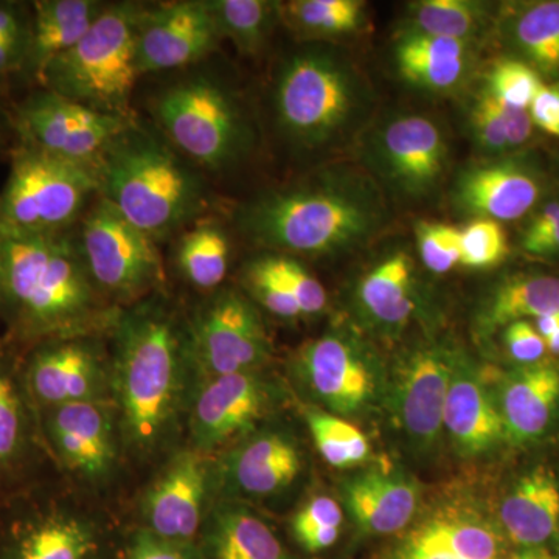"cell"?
Segmentation results:
<instances>
[{"instance_id": "6da1fadb", "label": "cell", "mask_w": 559, "mask_h": 559, "mask_svg": "<svg viewBox=\"0 0 559 559\" xmlns=\"http://www.w3.org/2000/svg\"><path fill=\"white\" fill-rule=\"evenodd\" d=\"M0 312L17 341L39 345L98 337L120 310L95 288L79 241L66 231H0Z\"/></svg>"}, {"instance_id": "7a4b0ae2", "label": "cell", "mask_w": 559, "mask_h": 559, "mask_svg": "<svg viewBox=\"0 0 559 559\" xmlns=\"http://www.w3.org/2000/svg\"><path fill=\"white\" fill-rule=\"evenodd\" d=\"M385 223L381 190L352 168H331L266 191L237 213L238 229L253 245L307 257L366 245Z\"/></svg>"}, {"instance_id": "3957f363", "label": "cell", "mask_w": 559, "mask_h": 559, "mask_svg": "<svg viewBox=\"0 0 559 559\" xmlns=\"http://www.w3.org/2000/svg\"><path fill=\"white\" fill-rule=\"evenodd\" d=\"M114 334L110 381L124 433L135 448L153 450L178 415L183 374L190 367L187 329L160 299L120 311Z\"/></svg>"}, {"instance_id": "277c9868", "label": "cell", "mask_w": 559, "mask_h": 559, "mask_svg": "<svg viewBox=\"0 0 559 559\" xmlns=\"http://www.w3.org/2000/svg\"><path fill=\"white\" fill-rule=\"evenodd\" d=\"M167 143L132 123L98 164L100 198L154 241L170 237L205 205L200 176Z\"/></svg>"}, {"instance_id": "5b68a950", "label": "cell", "mask_w": 559, "mask_h": 559, "mask_svg": "<svg viewBox=\"0 0 559 559\" xmlns=\"http://www.w3.org/2000/svg\"><path fill=\"white\" fill-rule=\"evenodd\" d=\"M145 5H106L90 31L44 70L39 83L80 105L134 119L131 95L138 70V36Z\"/></svg>"}, {"instance_id": "8992f818", "label": "cell", "mask_w": 559, "mask_h": 559, "mask_svg": "<svg viewBox=\"0 0 559 559\" xmlns=\"http://www.w3.org/2000/svg\"><path fill=\"white\" fill-rule=\"evenodd\" d=\"M369 102L355 66L331 49L290 55L280 69L274 109L280 130L304 150L336 142L360 119Z\"/></svg>"}, {"instance_id": "52a82bcc", "label": "cell", "mask_w": 559, "mask_h": 559, "mask_svg": "<svg viewBox=\"0 0 559 559\" xmlns=\"http://www.w3.org/2000/svg\"><path fill=\"white\" fill-rule=\"evenodd\" d=\"M97 194L100 197L97 167L60 159L21 143L0 193V231H64Z\"/></svg>"}, {"instance_id": "ba28073f", "label": "cell", "mask_w": 559, "mask_h": 559, "mask_svg": "<svg viewBox=\"0 0 559 559\" xmlns=\"http://www.w3.org/2000/svg\"><path fill=\"white\" fill-rule=\"evenodd\" d=\"M154 117L168 142L207 170L235 167L252 146V130L240 102L204 76L162 92L154 103Z\"/></svg>"}, {"instance_id": "9c48e42d", "label": "cell", "mask_w": 559, "mask_h": 559, "mask_svg": "<svg viewBox=\"0 0 559 559\" xmlns=\"http://www.w3.org/2000/svg\"><path fill=\"white\" fill-rule=\"evenodd\" d=\"M76 241L95 288L110 304L135 305L164 286L156 241L103 198L84 216Z\"/></svg>"}, {"instance_id": "30bf717a", "label": "cell", "mask_w": 559, "mask_h": 559, "mask_svg": "<svg viewBox=\"0 0 559 559\" xmlns=\"http://www.w3.org/2000/svg\"><path fill=\"white\" fill-rule=\"evenodd\" d=\"M190 367L202 380L257 371L270 359L271 341L260 312L241 293L218 290L187 325Z\"/></svg>"}, {"instance_id": "8fae6325", "label": "cell", "mask_w": 559, "mask_h": 559, "mask_svg": "<svg viewBox=\"0 0 559 559\" xmlns=\"http://www.w3.org/2000/svg\"><path fill=\"white\" fill-rule=\"evenodd\" d=\"M293 369L311 395L337 417L359 414L380 393L378 358L349 331L331 330L307 342L294 356Z\"/></svg>"}, {"instance_id": "7c38bea8", "label": "cell", "mask_w": 559, "mask_h": 559, "mask_svg": "<svg viewBox=\"0 0 559 559\" xmlns=\"http://www.w3.org/2000/svg\"><path fill=\"white\" fill-rule=\"evenodd\" d=\"M135 120L109 116L47 90L31 95L16 114L22 145L97 167L105 151Z\"/></svg>"}, {"instance_id": "4fadbf2b", "label": "cell", "mask_w": 559, "mask_h": 559, "mask_svg": "<svg viewBox=\"0 0 559 559\" xmlns=\"http://www.w3.org/2000/svg\"><path fill=\"white\" fill-rule=\"evenodd\" d=\"M370 159L390 189L419 200L440 186L450 160V145L436 121L406 114L378 128L370 142Z\"/></svg>"}, {"instance_id": "5bb4252c", "label": "cell", "mask_w": 559, "mask_h": 559, "mask_svg": "<svg viewBox=\"0 0 559 559\" xmlns=\"http://www.w3.org/2000/svg\"><path fill=\"white\" fill-rule=\"evenodd\" d=\"M457 355V349L430 342L401 356L390 389V409L418 447H432L443 430L444 404Z\"/></svg>"}, {"instance_id": "9a60e30c", "label": "cell", "mask_w": 559, "mask_h": 559, "mask_svg": "<svg viewBox=\"0 0 559 559\" xmlns=\"http://www.w3.org/2000/svg\"><path fill=\"white\" fill-rule=\"evenodd\" d=\"M105 359L98 337H70L36 345L24 373V389L39 411L102 400Z\"/></svg>"}, {"instance_id": "2e32d148", "label": "cell", "mask_w": 559, "mask_h": 559, "mask_svg": "<svg viewBox=\"0 0 559 559\" xmlns=\"http://www.w3.org/2000/svg\"><path fill=\"white\" fill-rule=\"evenodd\" d=\"M219 39L207 2L145 7L138 36L139 75L194 64L212 53Z\"/></svg>"}, {"instance_id": "e0dca14e", "label": "cell", "mask_w": 559, "mask_h": 559, "mask_svg": "<svg viewBox=\"0 0 559 559\" xmlns=\"http://www.w3.org/2000/svg\"><path fill=\"white\" fill-rule=\"evenodd\" d=\"M271 407L259 371L224 374L202 382L190 414L193 450L210 452L252 429Z\"/></svg>"}, {"instance_id": "ac0fdd59", "label": "cell", "mask_w": 559, "mask_h": 559, "mask_svg": "<svg viewBox=\"0 0 559 559\" xmlns=\"http://www.w3.org/2000/svg\"><path fill=\"white\" fill-rule=\"evenodd\" d=\"M210 479L209 454L193 448L179 452L143 499L148 532L160 539L190 546L204 518Z\"/></svg>"}, {"instance_id": "d6986e66", "label": "cell", "mask_w": 559, "mask_h": 559, "mask_svg": "<svg viewBox=\"0 0 559 559\" xmlns=\"http://www.w3.org/2000/svg\"><path fill=\"white\" fill-rule=\"evenodd\" d=\"M40 412L51 452L70 473L102 479L116 462L114 418L103 400L81 401Z\"/></svg>"}, {"instance_id": "ffe728a7", "label": "cell", "mask_w": 559, "mask_h": 559, "mask_svg": "<svg viewBox=\"0 0 559 559\" xmlns=\"http://www.w3.org/2000/svg\"><path fill=\"white\" fill-rule=\"evenodd\" d=\"M543 193L538 175L520 160L473 164L452 189L455 207L476 218L516 221L535 207Z\"/></svg>"}, {"instance_id": "44dd1931", "label": "cell", "mask_w": 559, "mask_h": 559, "mask_svg": "<svg viewBox=\"0 0 559 559\" xmlns=\"http://www.w3.org/2000/svg\"><path fill=\"white\" fill-rule=\"evenodd\" d=\"M443 429L459 454L465 457L487 454L507 440L498 400L460 352L444 404Z\"/></svg>"}, {"instance_id": "7402d4cb", "label": "cell", "mask_w": 559, "mask_h": 559, "mask_svg": "<svg viewBox=\"0 0 559 559\" xmlns=\"http://www.w3.org/2000/svg\"><path fill=\"white\" fill-rule=\"evenodd\" d=\"M345 507L359 530L393 535L406 528L418 509V488L401 473L370 469L356 474L342 488Z\"/></svg>"}, {"instance_id": "603a6c76", "label": "cell", "mask_w": 559, "mask_h": 559, "mask_svg": "<svg viewBox=\"0 0 559 559\" xmlns=\"http://www.w3.org/2000/svg\"><path fill=\"white\" fill-rule=\"evenodd\" d=\"M301 469L296 443L285 433L261 432L229 452L224 465L226 487L252 498L288 488Z\"/></svg>"}, {"instance_id": "cb8c5ba5", "label": "cell", "mask_w": 559, "mask_h": 559, "mask_svg": "<svg viewBox=\"0 0 559 559\" xmlns=\"http://www.w3.org/2000/svg\"><path fill=\"white\" fill-rule=\"evenodd\" d=\"M507 440L522 444L547 432L559 411V369L547 362L513 371L500 389Z\"/></svg>"}, {"instance_id": "d4e9b609", "label": "cell", "mask_w": 559, "mask_h": 559, "mask_svg": "<svg viewBox=\"0 0 559 559\" xmlns=\"http://www.w3.org/2000/svg\"><path fill=\"white\" fill-rule=\"evenodd\" d=\"M471 44L407 28L395 44L396 69L417 90L448 94L468 76Z\"/></svg>"}, {"instance_id": "484cf974", "label": "cell", "mask_w": 559, "mask_h": 559, "mask_svg": "<svg viewBox=\"0 0 559 559\" xmlns=\"http://www.w3.org/2000/svg\"><path fill=\"white\" fill-rule=\"evenodd\" d=\"M362 318L381 330H400L417 308V274L406 250L384 257L362 278L356 289Z\"/></svg>"}, {"instance_id": "4316f807", "label": "cell", "mask_w": 559, "mask_h": 559, "mask_svg": "<svg viewBox=\"0 0 559 559\" xmlns=\"http://www.w3.org/2000/svg\"><path fill=\"white\" fill-rule=\"evenodd\" d=\"M503 532L522 549L544 547L559 532V484L547 469H533L500 506Z\"/></svg>"}, {"instance_id": "83f0119b", "label": "cell", "mask_w": 559, "mask_h": 559, "mask_svg": "<svg viewBox=\"0 0 559 559\" xmlns=\"http://www.w3.org/2000/svg\"><path fill=\"white\" fill-rule=\"evenodd\" d=\"M92 546L91 530L79 518L35 510L11 524L3 559H87Z\"/></svg>"}, {"instance_id": "f1b7e54d", "label": "cell", "mask_w": 559, "mask_h": 559, "mask_svg": "<svg viewBox=\"0 0 559 559\" xmlns=\"http://www.w3.org/2000/svg\"><path fill=\"white\" fill-rule=\"evenodd\" d=\"M105 7L97 0H39L33 3L25 72L39 81L51 61L86 35Z\"/></svg>"}, {"instance_id": "f546056e", "label": "cell", "mask_w": 559, "mask_h": 559, "mask_svg": "<svg viewBox=\"0 0 559 559\" xmlns=\"http://www.w3.org/2000/svg\"><path fill=\"white\" fill-rule=\"evenodd\" d=\"M404 544L459 559H506V544L495 525L474 511L444 507L412 530Z\"/></svg>"}, {"instance_id": "4dcf8cb0", "label": "cell", "mask_w": 559, "mask_h": 559, "mask_svg": "<svg viewBox=\"0 0 559 559\" xmlns=\"http://www.w3.org/2000/svg\"><path fill=\"white\" fill-rule=\"evenodd\" d=\"M559 312V277L528 275L511 278L489 297L479 323L484 333L521 320L538 319Z\"/></svg>"}, {"instance_id": "1f68e13d", "label": "cell", "mask_w": 559, "mask_h": 559, "mask_svg": "<svg viewBox=\"0 0 559 559\" xmlns=\"http://www.w3.org/2000/svg\"><path fill=\"white\" fill-rule=\"evenodd\" d=\"M209 543L213 559H288L275 533L242 507L216 510Z\"/></svg>"}, {"instance_id": "d6a6232c", "label": "cell", "mask_w": 559, "mask_h": 559, "mask_svg": "<svg viewBox=\"0 0 559 559\" xmlns=\"http://www.w3.org/2000/svg\"><path fill=\"white\" fill-rule=\"evenodd\" d=\"M282 20L305 39H337L367 27V3L360 0H293L282 3Z\"/></svg>"}, {"instance_id": "836d02e7", "label": "cell", "mask_w": 559, "mask_h": 559, "mask_svg": "<svg viewBox=\"0 0 559 559\" xmlns=\"http://www.w3.org/2000/svg\"><path fill=\"white\" fill-rule=\"evenodd\" d=\"M221 38L234 43L241 53L257 55L282 20V2L270 0H207Z\"/></svg>"}, {"instance_id": "e575fe53", "label": "cell", "mask_w": 559, "mask_h": 559, "mask_svg": "<svg viewBox=\"0 0 559 559\" xmlns=\"http://www.w3.org/2000/svg\"><path fill=\"white\" fill-rule=\"evenodd\" d=\"M176 259L191 285L201 289L218 288L229 271V237L219 224L202 221L180 237Z\"/></svg>"}, {"instance_id": "d590c367", "label": "cell", "mask_w": 559, "mask_h": 559, "mask_svg": "<svg viewBox=\"0 0 559 559\" xmlns=\"http://www.w3.org/2000/svg\"><path fill=\"white\" fill-rule=\"evenodd\" d=\"M511 36L533 69L546 75H558L559 0L525 5L514 16Z\"/></svg>"}, {"instance_id": "8d00e7d4", "label": "cell", "mask_w": 559, "mask_h": 559, "mask_svg": "<svg viewBox=\"0 0 559 559\" xmlns=\"http://www.w3.org/2000/svg\"><path fill=\"white\" fill-rule=\"evenodd\" d=\"M488 5L476 0H419L411 3V31L473 43L487 20Z\"/></svg>"}, {"instance_id": "74e56055", "label": "cell", "mask_w": 559, "mask_h": 559, "mask_svg": "<svg viewBox=\"0 0 559 559\" xmlns=\"http://www.w3.org/2000/svg\"><path fill=\"white\" fill-rule=\"evenodd\" d=\"M305 421L319 454L334 468H353L369 460V439L348 419L310 407L305 411Z\"/></svg>"}, {"instance_id": "f35d334b", "label": "cell", "mask_w": 559, "mask_h": 559, "mask_svg": "<svg viewBox=\"0 0 559 559\" xmlns=\"http://www.w3.org/2000/svg\"><path fill=\"white\" fill-rule=\"evenodd\" d=\"M24 385L0 362V484L16 473L25 459L28 419Z\"/></svg>"}, {"instance_id": "ab89813d", "label": "cell", "mask_w": 559, "mask_h": 559, "mask_svg": "<svg viewBox=\"0 0 559 559\" xmlns=\"http://www.w3.org/2000/svg\"><path fill=\"white\" fill-rule=\"evenodd\" d=\"M462 231V261L469 270H491L509 257L510 246L502 224L476 218Z\"/></svg>"}, {"instance_id": "60d3db41", "label": "cell", "mask_w": 559, "mask_h": 559, "mask_svg": "<svg viewBox=\"0 0 559 559\" xmlns=\"http://www.w3.org/2000/svg\"><path fill=\"white\" fill-rule=\"evenodd\" d=\"M419 259L432 274H447L462 261V231L440 223H421L415 227Z\"/></svg>"}, {"instance_id": "b9f144b4", "label": "cell", "mask_w": 559, "mask_h": 559, "mask_svg": "<svg viewBox=\"0 0 559 559\" xmlns=\"http://www.w3.org/2000/svg\"><path fill=\"white\" fill-rule=\"evenodd\" d=\"M543 84L539 73L527 62L502 60L489 72L487 91L507 105L528 109Z\"/></svg>"}, {"instance_id": "7bdbcfd3", "label": "cell", "mask_w": 559, "mask_h": 559, "mask_svg": "<svg viewBox=\"0 0 559 559\" xmlns=\"http://www.w3.org/2000/svg\"><path fill=\"white\" fill-rule=\"evenodd\" d=\"M242 280L249 293L272 314L285 320L304 318L299 304L286 288L285 283L271 270L266 257L250 261L245 267Z\"/></svg>"}, {"instance_id": "ee69618b", "label": "cell", "mask_w": 559, "mask_h": 559, "mask_svg": "<svg viewBox=\"0 0 559 559\" xmlns=\"http://www.w3.org/2000/svg\"><path fill=\"white\" fill-rule=\"evenodd\" d=\"M271 270L285 283L286 288L299 304L301 314H319L326 308L329 297L318 278L294 257L264 255Z\"/></svg>"}, {"instance_id": "f6af8a7d", "label": "cell", "mask_w": 559, "mask_h": 559, "mask_svg": "<svg viewBox=\"0 0 559 559\" xmlns=\"http://www.w3.org/2000/svg\"><path fill=\"white\" fill-rule=\"evenodd\" d=\"M521 246L536 259H559V201L539 210L525 229Z\"/></svg>"}, {"instance_id": "bcb514c9", "label": "cell", "mask_w": 559, "mask_h": 559, "mask_svg": "<svg viewBox=\"0 0 559 559\" xmlns=\"http://www.w3.org/2000/svg\"><path fill=\"white\" fill-rule=\"evenodd\" d=\"M344 513L340 503L329 496L311 499L304 509L297 511L293 520V532L297 540L307 539L323 528L342 527Z\"/></svg>"}, {"instance_id": "7dc6e473", "label": "cell", "mask_w": 559, "mask_h": 559, "mask_svg": "<svg viewBox=\"0 0 559 559\" xmlns=\"http://www.w3.org/2000/svg\"><path fill=\"white\" fill-rule=\"evenodd\" d=\"M503 341H506L511 358L522 366L543 362L547 352L546 341L539 336L538 331L528 320H521V322L510 323L509 326H506Z\"/></svg>"}, {"instance_id": "c3c4849f", "label": "cell", "mask_w": 559, "mask_h": 559, "mask_svg": "<svg viewBox=\"0 0 559 559\" xmlns=\"http://www.w3.org/2000/svg\"><path fill=\"white\" fill-rule=\"evenodd\" d=\"M471 123H473L474 138L479 142L481 148L491 151V153H499V151L509 148L502 121L499 120L498 114L489 105L485 92H481L477 102L474 103Z\"/></svg>"}, {"instance_id": "681fc988", "label": "cell", "mask_w": 559, "mask_h": 559, "mask_svg": "<svg viewBox=\"0 0 559 559\" xmlns=\"http://www.w3.org/2000/svg\"><path fill=\"white\" fill-rule=\"evenodd\" d=\"M128 559H198L186 544L160 539L148 532H140L132 540Z\"/></svg>"}, {"instance_id": "f907efd6", "label": "cell", "mask_w": 559, "mask_h": 559, "mask_svg": "<svg viewBox=\"0 0 559 559\" xmlns=\"http://www.w3.org/2000/svg\"><path fill=\"white\" fill-rule=\"evenodd\" d=\"M484 92L485 95H487L489 105H491V108L498 114L499 120L502 121L507 142H509V148L521 146L522 143L527 142L533 131L528 109L514 108V106L507 105V103L496 98L495 95L489 94L487 90Z\"/></svg>"}, {"instance_id": "816d5d0a", "label": "cell", "mask_w": 559, "mask_h": 559, "mask_svg": "<svg viewBox=\"0 0 559 559\" xmlns=\"http://www.w3.org/2000/svg\"><path fill=\"white\" fill-rule=\"evenodd\" d=\"M528 114L539 130L559 139V84H543L530 105Z\"/></svg>"}, {"instance_id": "f5cc1de1", "label": "cell", "mask_w": 559, "mask_h": 559, "mask_svg": "<svg viewBox=\"0 0 559 559\" xmlns=\"http://www.w3.org/2000/svg\"><path fill=\"white\" fill-rule=\"evenodd\" d=\"M0 39L31 40V17L16 3L0 2Z\"/></svg>"}, {"instance_id": "db71d44e", "label": "cell", "mask_w": 559, "mask_h": 559, "mask_svg": "<svg viewBox=\"0 0 559 559\" xmlns=\"http://www.w3.org/2000/svg\"><path fill=\"white\" fill-rule=\"evenodd\" d=\"M27 53L28 40L0 39V75L24 70Z\"/></svg>"}, {"instance_id": "11a10c76", "label": "cell", "mask_w": 559, "mask_h": 559, "mask_svg": "<svg viewBox=\"0 0 559 559\" xmlns=\"http://www.w3.org/2000/svg\"><path fill=\"white\" fill-rule=\"evenodd\" d=\"M393 559H459L450 554L433 549H421V547L409 546V544H401Z\"/></svg>"}, {"instance_id": "9f6ffc18", "label": "cell", "mask_w": 559, "mask_h": 559, "mask_svg": "<svg viewBox=\"0 0 559 559\" xmlns=\"http://www.w3.org/2000/svg\"><path fill=\"white\" fill-rule=\"evenodd\" d=\"M535 330L538 331L544 341L549 340L551 334L557 333L559 330V312L554 314L543 316V318L535 319Z\"/></svg>"}, {"instance_id": "6f0895ef", "label": "cell", "mask_w": 559, "mask_h": 559, "mask_svg": "<svg viewBox=\"0 0 559 559\" xmlns=\"http://www.w3.org/2000/svg\"><path fill=\"white\" fill-rule=\"evenodd\" d=\"M511 559H559V557L547 547H532V549H521Z\"/></svg>"}, {"instance_id": "680465c9", "label": "cell", "mask_w": 559, "mask_h": 559, "mask_svg": "<svg viewBox=\"0 0 559 559\" xmlns=\"http://www.w3.org/2000/svg\"><path fill=\"white\" fill-rule=\"evenodd\" d=\"M546 347L551 355L559 356V330L546 340Z\"/></svg>"}]
</instances>
